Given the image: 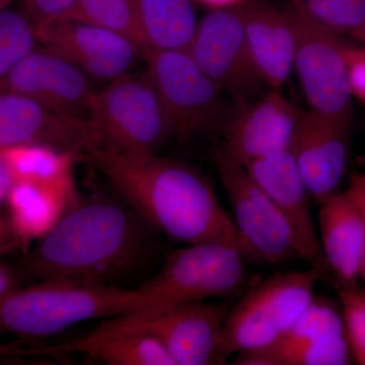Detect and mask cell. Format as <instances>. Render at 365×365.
Wrapping results in <instances>:
<instances>
[{
    "label": "cell",
    "mask_w": 365,
    "mask_h": 365,
    "mask_svg": "<svg viewBox=\"0 0 365 365\" xmlns=\"http://www.w3.org/2000/svg\"><path fill=\"white\" fill-rule=\"evenodd\" d=\"M153 232L122 197L81 196L16 265L26 279L119 287L150 253Z\"/></svg>",
    "instance_id": "cell-1"
},
{
    "label": "cell",
    "mask_w": 365,
    "mask_h": 365,
    "mask_svg": "<svg viewBox=\"0 0 365 365\" xmlns=\"http://www.w3.org/2000/svg\"><path fill=\"white\" fill-rule=\"evenodd\" d=\"M78 163L107 178L120 196L158 232L184 245L237 247L232 216L200 170L172 158L133 157L98 148Z\"/></svg>",
    "instance_id": "cell-2"
},
{
    "label": "cell",
    "mask_w": 365,
    "mask_h": 365,
    "mask_svg": "<svg viewBox=\"0 0 365 365\" xmlns=\"http://www.w3.org/2000/svg\"><path fill=\"white\" fill-rule=\"evenodd\" d=\"M153 307V300L138 288L40 280L0 299V331L21 337H47L83 322Z\"/></svg>",
    "instance_id": "cell-3"
},
{
    "label": "cell",
    "mask_w": 365,
    "mask_h": 365,
    "mask_svg": "<svg viewBox=\"0 0 365 365\" xmlns=\"http://www.w3.org/2000/svg\"><path fill=\"white\" fill-rule=\"evenodd\" d=\"M88 120L100 148L123 155H158L172 139L162 100L148 69L129 72L96 91Z\"/></svg>",
    "instance_id": "cell-4"
},
{
    "label": "cell",
    "mask_w": 365,
    "mask_h": 365,
    "mask_svg": "<svg viewBox=\"0 0 365 365\" xmlns=\"http://www.w3.org/2000/svg\"><path fill=\"white\" fill-rule=\"evenodd\" d=\"M325 271L278 273L257 283L232 304L223 329L222 354L254 351L273 344L294 326L312 304Z\"/></svg>",
    "instance_id": "cell-5"
},
{
    "label": "cell",
    "mask_w": 365,
    "mask_h": 365,
    "mask_svg": "<svg viewBox=\"0 0 365 365\" xmlns=\"http://www.w3.org/2000/svg\"><path fill=\"white\" fill-rule=\"evenodd\" d=\"M246 263L232 245H186L170 254L158 273L138 289L155 302L148 311L211 299H230L248 282Z\"/></svg>",
    "instance_id": "cell-6"
},
{
    "label": "cell",
    "mask_w": 365,
    "mask_h": 365,
    "mask_svg": "<svg viewBox=\"0 0 365 365\" xmlns=\"http://www.w3.org/2000/svg\"><path fill=\"white\" fill-rule=\"evenodd\" d=\"M215 160L232 208L237 248L245 259L266 265L307 262L294 228L246 168L218 151Z\"/></svg>",
    "instance_id": "cell-7"
},
{
    "label": "cell",
    "mask_w": 365,
    "mask_h": 365,
    "mask_svg": "<svg viewBox=\"0 0 365 365\" xmlns=\"http://www.w3.org/2000/svg\"><path fill=\"white\" fill-rule=\"evenodd\" d=\"M148 73L162 100L170 136L179 141L222 132L232 113L225 93L185 50L155 51L145 57Z\"/></svg>",
    "instance_id": "cell-8"
},
{
    "label": "cell",
    "mask_w": 365,
    "mask_h": 365,
    "mask_svg": "<svg viewBox=\"0 0 365 365\" xmlns=\"http://www.w3.org/2000/svg\"><path fill=\"white\" fill-rule=\"evenodd\" d=\"M295 40L294 71L309 111L352 122L342 35L319 25L292 7H283Z\"/></svg>",
    "instance_id": "cell-9"
},
{
    "label": "cell",
    "mask_w": 365,
    "mask_h": 365,
    "mask_svg": "<svg viewBox=\"0 0 365 365\" xmlns=\"http://www.w3.org/2000/svg\"><path fill=\"white\" fill-rule=\"evenodd\" d=\"M230 307V299L218 304L205 300L118 318L157 338L175 365L223 364V329Z\"/></svg>",
    "instance_id": "cell-10"
},
{
    "label": "cell",
    "mask_w": 365,
    "mask_h": 365,
    "mask_svg": "<svg viewBox=\"0 0 365 365\" xmlns=\"http://www.w3.org/2000/svg\"><path fill=\"white\" fill-rule=\"evenodd\" d=\"M218 88L237 105L256 100L265 83L250 53L237 7L210 9L198 21L185 50Z\"/></svg>",
    "instance_id": "cell-11"
},
{
    "label": "cell",
    "mask_w": 365,
    "mask_h": 365,
    "mask_svg": "<svg viewBox=\"0 0 365 365\" xmlns=\"http://www.w3.org/2000/svg\"><path fill=\"white\" fill-rule=\"evenodd\" d=\"M43 47L58 53L91 78L114 81L129 73L143 52L126 36L78 19H57L35 26Z\"/></svg>",
    "instance_id": "cell-12"
},
{
    "label": "cell",
    "mask_w": 365,
    "mask_h": 365,
    "mask_svg": "<svg viewBox=\"0 0 365 365\" xmlns=\"http://www.w3.org/2000/svg\"><path fill=\"white\" fill-rule=\"evenodd\" d=\"M93 81L76 64L39 45L0 81V90L26 96L67 116L88 119L98 90Z\"/></svg>",
    "instance_id": "cell-13"
},
{
    "label": "cell",
    "mask_w": 365,
    "mask_h": 365,
    "mask_svg": "<svg viewBox=\"0 0 365 365\" xmlns=\"http://www.w3.org/2000/svg\"><path fill=\"white\" fill-rule=\"evenodd\" d=\"M46 144L78 157L100 148L90 120L53 111L32 98L0 90V148Z\"/></svg>",
    "instance_id": "cell-14"
},
{
    "label": "cell",
    "mask_w": 365,
    "mask_h": 365,
    "mask_svg": "<svg viewBox=\"0 0 365 365\" xmlns=\"http://www.w3.org/2000/svg\"><path fill=\"white\" fill-rule=\"evenodd\" d=\"M302 112L279 90L237 105L223 129L222 145L216 151L245 165L289 150Z\"/></svg>",
    "instance_id": "cell-15"
},
{
    "label": "cell",
    "mask_w": 365,
    "mask_h": 365,
    "mask_svg": "<svg viewBox=\"0 0 365 365\" xmlns=\"http://www.w3.org/2000/svg\"><path fill=\"white\" fill-rule=\"evenodd\" d=\"M351 122L302 111L290 151L314 202L341 191L347 172Z\"/></svg>",
    "instance_id": "cell-16"
},
{
    "label": "cell",
    "mask_w": 365,
    "mask_h": 365,
    "mask_svg": "<svg viewBox=\"0 0 365 365\" xmlns=\"http://www.w3.org/2000/svg\"><path fill=\"white\" fill-rule=\"evenodd\" d=\"M244 167L294 228L306 254L307 263L327 272L328 267L312 209L313 197L292 151H277L247 163Z\"/></svg>",
    "instance_id": "cell-17"
},
{
    "label": "cell",
    "mask_w": 365,
    "mask_h": 365,
    "mask_svg": "<svg viewBox=\"0 0 365 365\" xmlns=\"http://www.w3.org/2000/svg\"><path fill=\"white\" fill-rule=\"evenodd\" d=\"M317 227L322 253L338 287H359L364 260L365 227L359 203L348 189L318 204Z\"/></svg>",
    "instance_id": "cell-18"
},
{
    "label": "cell",
    "mask_w": 365,
    "mask_h": 365,
    "mask_svg": "<svg viewBox=\"0 0 365 365\" xmlns=\"http://www.w3.org/2000/svg\"><path fill=\"white\" fill-rule=\"evenodd\" d=\"M235 7L259 76L279 90L294 71V34L287 13L268 0H246Z\"/></svg>",
    "instance_id": "cell-19"
},
{
    "label": "cell",
    "mask_w": 365,
    "mask_h": 365,
    "mask_svg": "<svg viewBox=\"0 0 365 365\" xmlns=\"http://www.w3.org/2000/svg\"><path fill=\"white\" fill-rule=\"evenodd\" d=\"M38 353H81L110 365H175L157 338L127 326L118 317L106 319L85 337L43 347Z\"/></svg>",
    "instance_id": "cell-20"
},
{
    "label": "cell",
    "mask_w": 365,
    "mask_h": 365,
    "mask_svg": "<svg viewBox=\"0 0 365 365\" xmlns=\"http://www.w3.org/2000/svg\"><path fill=\"white\" fill-rule=\"evenodd\" d=\"M81 198L78 190L16 180L6 203L9 220L21 250L49 234Z\"/></svg>",
    "instance_id": "cell-21"
},
{
    "label": "cell",
    "mask_w": 365,
    "mask_h": 365,
    "mask_svg": "<svg viewBox=\"0 0 365 365\" xmlns=\"http://www.w3.org/2000/svg\"><path fill=\"white\" fill-rule=\"evenodd\" d=\"M136 19L145 57L186 50L198 24L194 0H136Z\"/></svg>",
    "instance_id": "cell-22"
},
{
    "label": "cell",
    "mask_w": 365,
    "mask_h": 365,
    "mask_svg": "<svg viewBox=\"0 0 365 365\" xmlns=\"http://www.w3.org/2000/svg\"><path fill=\"white\" fill-rule=\"evenodd\" d=\"M353 360L347 337L334 339H279L254 351L235 355L237 365H346Z\"/></svg>",
    "instance_id": "cell-23"
},
{
    "label": "cell",
    "mask_w": 365,
    "mask_h": 365,
    "mask_svg": "<svg viewBox=\"0 0 365 365\" xmlns=\"http://www.w3.org/2000/svg\"><path fill=\"white\" fill-rule=\"evenodd\" d=\"M0 150L11 167L14 179L76 189L73 168L78 163V158L73 153L37 143L21 144Z\"/></svg>",
    "instance_id": "cell-24"
},
{
    "label": "cell",
    "mask_w": 365,
    "mask_h": 365,
    "mask_svg": "<svg viewBox=\"0 0 365 365\" xmlns=\"http://www.w3.org/2000/svg\"><path fill=\"white\" fill-rule=\"evenodd\" d=\"M35 26L23 9L0 11V81L39 47Z\"/></svg>",
    "instance_id": "cell-25"
},
{
    "label": "cell",
    "mask_w": 365,
    "mask_h": 365,
    "mask_svg": "<svg viewBox=\"0 0 365 365\" xmlns=\"http://www.w3.org/2000/svg\"><path fill=\"white\" fill-rule=\"evenodd\" d=\"M285 6L319 25L344 35L365 23V0H284Z\"/></svg>",
    "instance_id": "cell-26"
},
{
    "label": "cell",
    "mask_w": 365,
    "mask_h": 365,
    "mask_svg": "<svg viewBox=\"0 0 365 365\" xmlns=\"http://www.w3.org/2000/svg\"><path fill=\"white\" fill-rule=\"evenodd\" d=\"M76 19L126 36L140 48L145 59V48L137 25L136 0H78Z\"/></svg>",
    "instance_id": "cell-27"
},
{
    "label": "cell",
    "mask_w": 365,
    "mask_h": 365,
    "mask_svg": "<svg viewBox=\"0 0 365 365\" xmlns=\"http://www.w3.org/2000/svg\"><path fill=\"white\" fill-rule=\"evenodd\" d=\"M339 288L341 313L353 360L365 365V290Z\"/></svg>",
    "instance_id": "cell-28"
},
{
    "label": "cell",
    "mask_w": 365,
    "mask_h": 365,
    "mask_svg": "<svg viewBox=\"0 0 365 365\" xmlns=\"http://www.w3.org/2000/svg\"><path fill=\"white\" fill-rule=\"evenodd\" d=\"M34 26L57 19H76L78 0H19Z\"/></svg>",
    "instance_id": "cell-29"
},
{
    "label": "cell",
    "mask_w": 365,
    "mask_h": 365,
    "mask_svg": "<svg viewBox=\"0 0 365 365\" xmlns=\"http://www.w3.org/2000/svg\"><path fill=\"white\" fill-rule=\"evenodd\" d=\"M345 60L352 98L365 106V46L346 45Z\"/></svg>",
    "instance_id": "cell-30"
},
{
    "label": "cell",
    "mask_w": 365,
    "mask_h": 365,
    "mask_svg": "<svg viewBox=\"0 0 365 365\" xmlns=\"http://www.w3.org/2000/svg\"><path fill=\"white\" fill-rule=\"evenodd\" d=\"M25 279L18 265L0 264V299L20 288V283Z\"/></svg>",
    "instance_id": "cell-31"
},
{
    "label": "cell",
    "mask_w": 365,
    "mask_h": 365,
    "mask_svg": "<svg viewBox=\"0 0 365 365\" xmlns=\"http://www.w3.org/2000/svg\"><path fill=\"white\" fill-rule=\"evenodd\" d=\"M348 191L354 197L356 202L361 209L365 227V174H355L350 177L347 185ZM361 278L365 281V242L364 251V260H362Z\"/></svg>",
    "instance_id": "cell-32"
},
{
    "label": "cell",
    "mask_w": 365,
    "mask_h": 365,
    "mask_svg": "<svg viewBox=\"0 0 365 365\" xmlns=\"http://www.w3.org/2000/svg\"><path fill=\"white\" fill-rule=\"evenodd\" d=\"M14 249L21 250V246L9 218L0 217V254L6 253Z\"/></svg>",
    "instance_id": "cell-33"
},
{
    "label": "cell",
    "mask_w": 365,
    "mask_h": 365,
    "mask_svg": "<svg viewBox=\"0 0 365 365\" xmlns=\"http://www.w3.org/2000/svg\"><path fill=\"white\" fill-rule=\"evenodd\" d=\"M16 181L11 167L0 150V205L6 202L9 191Z\"/></svg>",
    "instance_id": "cell-34"
},
{
    "label": "cell",
    "mask_w": 365,
    "mask_h": 365,
    "mask_svg": "<svg viewBox=\"0 0 365 365\" xmlns=\"http://www.w3.org/2000/svg\"><path fill=\"white\" fill-rule=\"evenodd\" d=\"M244 1L246 0H194L195 4L207 7L209 11L210 9H230V7L240 6Z\"/></svg>",
    "instance_id": "cell-35"
},
{
    "label": "cell",
    "mask_w": 365,
    "mask_h": 365,
    "mask_svg": "<svg viewBox=\"0 0 365 365\" xmlns=\"http://www.w3.org/2000/svg\"><path fill=\"white\" fill-rule=\"evenodd\" d=\"M350 36L360 43V45L365 46V23L354 32L350 34Z\"/></svg>",
    "instance_id": "cell-36"
},
{
    "label": "cell",
    "mask_w": 365,
    "mask_h": 365,
    "mask_svg": "<svg viewBox=\"0 0 365 365\" xmlns=\"http://www.w3.org/2000/svg\"><path fill=\"white\" fill-rule=\"evenodd\" d=\"M19 1V0H0V11L7 7L13 6L14 2Z\"/></svg>",
    "instance_id": "cell-37"
}]
</instances>
